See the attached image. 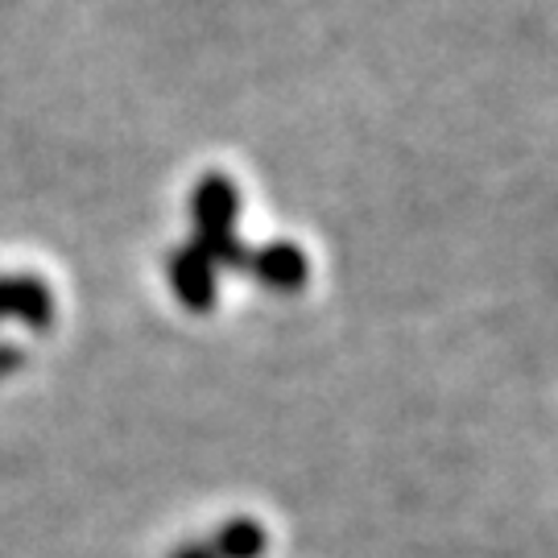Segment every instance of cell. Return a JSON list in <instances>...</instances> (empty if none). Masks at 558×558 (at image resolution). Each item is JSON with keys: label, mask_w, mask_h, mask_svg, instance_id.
<instances>
[{"label": "cell", "mask_w": 558, "mask_h": 558, "mask_svg": "<svg viewBox=\"0 0 558 558\" xmlns=\"http://www.w3.org/2000/svg\"><path fill=\"white\" fill-rule=\"evenodd\" d=\"M0 319H21L29 327H50L54 319V294L41 278L25 274H0Z\"/></svg>", "instance_id": "277c9868"}, {"label": "cell", "mask_w": 558, "mask_h": 558, "mask_svg": "<svg viewBox=\"0 0 558 558\" xmlns=\"http://www.w3.org/2000/svg\"><path fill=\"white\" fill-rule=\"evenodd\" d=\"M170 558H216V550L207 546V542H186L182 550H174Z\"/></svg>", "instance_id": "8992f818"}, {"label": "cell", "mask_w": 558, "mask_h": 558, "mask_svg": "<svg viewBox=\"0 0 558 558\" xmlns=\"http://www.w3.org/2000/svg\"><path fill=\"white\" fill-rule=\"evenodd\" d=\"M244 274H253L265 290L294 294L311 278V257L302 253L299 244H290V240H274V244H265L257 253H248V269Z\"/></svg>", "instance_id": "3957f363"}, {"label": "cell", "mask_w": 558, "mask_h": 558, "mask_svg": "<svg viewBox=\"0 0 558 558\" xmlns=\"http://www.w3.org/2000/svg\"><path fill=\"white\" fill-rule=\"evenodd\" d=\"M240 191L228 174H203L191 195V220H195V244L216 260V269H248V248L236 236Z\"/></svg>", "instance_id": "6da1fadb"}, {"label": "cell", "mask_w": 558, "mask_h": 558, "mask_svg": "<svg viewBox=\"0 0 558 558\" xmlns=\"http://www.w3.org/2000/svg\"><path fill=\"white\" fill-rule=\"evenodd\" d=\"M166 278H170V290L179 294L186 311L207 315V311L216 306V294H220L216 260L207 257L199 244H186V248H179V253H170V260H166Z\"/></svg>", "instance_id": "7a4b0ae2"}, {"label": "cell", "mask_w": 558, "mask_h": 558, "mask_svg": "<svg viewBox=\"0 0 558 558\" xmlns=\"http://www.w3.org/2000/svg\"><path fill=\"white\" fill-rule=\"evenodd\" d=\"M207 546L216 550V558H260L269 546V534L257 518H232L211 534Z\"/></svg>", "instance_id": "5b68a950"}]
</instances>
